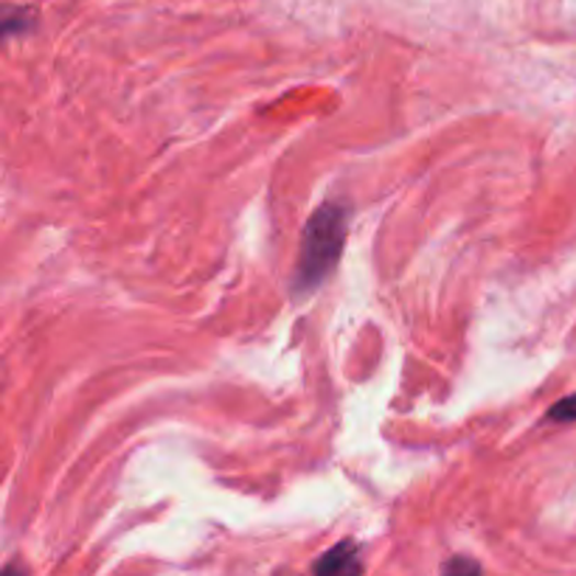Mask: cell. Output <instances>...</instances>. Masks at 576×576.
Segmentation results:
<instances>
[{
	"instance_id": "cell-1",
	"label": "cell",
	"mask_w": 576,
	"mask_h": 576,
	"mask_svg": "<svg viewBox=\"0 0 576 576\" xmlns=\"http://www.w3.org/2000/svg\"><path fill=\"white\" fill-rule=\"evenodd\" d=\"M346 228H349V212L340 203L320 205L318 212L309 217L302 237V253L293 273V287L298 293L318 287V282L338 262L343 250Z\"/></svg>"
},
{
	"instance_id": "cell-2",
	"label": "cell",
	"mask_w": 576,
	"mask_h": 576,
	"mask_svg": "<svg viewBox=\"0 0 576 576\" xmlns=\"http://www.w3.org/2000/svg\"><path fill=\"white\" fill-rule=\"evenodd\" d=\"M313 568L318 571V574H349V571L363 568V563H360L358 557V545H354L352 540H343V543H338L335 549H329Z\"/></svg>"
},
{
	"instance_id": "cell-3",
	"label": "cell",
	"mask_w": 576,
	"mask_h": 576,
	"mask_svg": "<svg viewBox=\"0 0 576 576\" xmlns=\"http://www.w3.org/2000/svg\"><path fill=\"white\" fill-rule=\"evenodd\" d=\"M549 419L551 422H576V394L554 405V408L549 410Z\"/></svg>"
},
{
	"instance_id": "cell-4",
	"label": "cell",
	"mask_w": 576,
	"mask_h": 576,
	"mask_svg": "<svg viewBox=\"0 0 576 576\" xmlns=\"http://www.w3.org/2000/svg\"><path fill=\"white\" fill-rule=\"evenodd\" d=\"M444 568H448V571H459V568L478 571V565H475V563H450V565H444Z\"/></svg>"
}]
</instances>
